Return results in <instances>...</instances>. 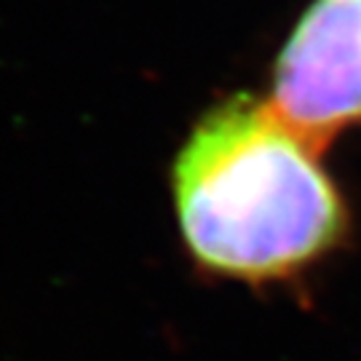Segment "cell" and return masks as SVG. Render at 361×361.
I'll use <instances>...</instances> for the list:
<instances>
[{"mask_svg":"<svg viewBox=\"0 0 361 361\" xmlns=\"http://www.w3.org/2000/svg\"><path fill=\"white\" fill-rule=\"evenodd\" d=\"M171 195L190 257L238 281L295 276L348 233V207L319 145L252 97L198 121L171 169Z\"/></svg>","mask_w":361,"mask_h":361,"instance_id":"obj_1","label":"cell"},{"mask_svg":"<svg viewBox=\"0 0 361 361\" xmlns=\"http://www.w3.org/2000/svg\"><path fill=\"white\" fill-rule=\"evenodd\" d=\"M273 110L324 145L361 123V0H313L273 67Z\"/></svg>","mask_w":361,"mask_h":361,"instance_id":"obj_2","label":"cell"}]
</instances>
